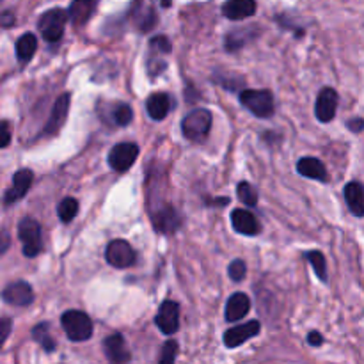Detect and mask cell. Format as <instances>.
Returning <instances> with one entry per match:
<instances>
[{"mask_svg":"<svg viewBox=\"0 0 364 364\" xmlns=\"http://www.w3.org/2000/svg\"><path fill=\"white\" fill-rule=\"evenodd\" d=\"M212 112L206 109H196L185 116L181 121V132L185 137L192 142H201L208 137L210 128H212Z\"/></svg>","mask_w":364,"mask_h":364,"instance_id":"1","label":"cell"},{"mask_svg":"<svg viewBox=\"0 0 364 364\" xmlns=\"http://www.w3.org/2000/svg\"><path fill=\"white\" fill-rule=\"evenodd\" d=\"M60 323L71 341H87L92 336V322L84 311L70 309L60 316Z\"/></svg>","mask_w":364,"mask_h":364,"instance_id":"2","label":"cell"},{"mask_svg":"<svg viewBox=\"0 0 364 364\" xmlns=\"http://www.w3.org/2000/svg\"><path fill=\"white\" fill-rule=\"evenodd\" d=\"M240 103L256 117H270L274 114V96L265 89H245L240 92Z\"/></svg>","mask_w":364,"mask_h":364,"instance_id":"3","label":"cell"},{"mask_svg":"<svg viewBox=\"0 0 364 364\" xmlns=\"http://www.w3.org/2000/svg\"><path fill=\"white\" fill-rule=\"evenodd\" d=\"M18 237L23 244V255L27 258H36L43 251L41 226L38 220L31 219V217L21 219L20 226H18Z\"/></svg>","mask_w":364,"mask_h":364,"instance_id":"4","label":"cell"},{"mask_svg":"<svg viewBox=\"0 0 364 364\" xmlns=\"http://www.w3.org/2000/svg\"><path fill=\"white\" fill-rule=\"evenodd\" d=\"M68 21V11L64 9H50L41 14L38 21L39 32H41L43 39L48 43H55L63 38L64 27Z\"/></svg>","mask_w":364,"mask_h":364,"instance_id":"5","label":"cell"},{"mask_svg":"<svg viewBox=\"0 0 364 364\" xmlns=\"http://www.w3.org/2000/svg\"><path fill=\"white\" fill-rule=\"evenodd\" d=\"M151 223L159 233L164 235H173L174 231L180 230L181 226V217L174 210L173 205L169 203H162L160 206H155L151 210Z\"/></svg>","mask_w":364,"mask_h":364,"instance_id":"6","label":"cell"},{"mask_svg":"<svg viewBox=\"0 0 364 364\" xmlns=\"http://www.w3.org/2000/svg\"><path fill=\"white\" fill-rule=\"evenodd\" d=\"M105 259L116 269H128L135 263V252L127 240H112L105 249Z\"/></svg>","mask_w":364,"mask_h":364,"instance_id":"7","label":"cell"},{"mask_svg":"<svg viewBox=\"0 0 364 364\" xmlns=\"http://www.w3.org/2000/svg\"><path fill=\"white\" fill-rule=\"evenodd\" d=\"M139 156V146L134 142H123L110 149L109 166L117 173H127Z\"/></svg>","mask_w":364,"mask_h":364,"instance_id":"8","label":"cell"},{"mask_svg":"<svg viewBox=\"0 0 364 364\" xmlns=\"http://www.w3.org/2000/svg\"><path fill=\"white\" fill-rule=\"evenodd\" d=\"M155 323L164 334L171 336L180 329V306L174 301H166L156 313Z\"/></svg>","mask_w":364,"mask_h":364,"instance_id":"9","label":"cell"},{"mask_svg":"<svg viewBox=\"0 0 364 364\" xmlns=\"http://www.w3.org/2000/svg\"><path fill=\"white\" fill-rule=\"evenodd\" d=\"M2 299L7 304L16 306V308H25V306L32 304V301H34V291H32L28 283L16 281V283H11L4 288Z\"/></svg>","mask_w":364,"mask_h":364,"instance_id":"10","label":"cell"},{"mask_svg":"<svg viewBox=\"0 0 364 364\" xmlns=\"http://www.w3.org/2000/svg\"><path fill=\"white\" fill-rule=\"evenodd\" d=\"M71 96L68 92L60 95L57 98V102L53 103L52 112H50L48 121L45 124V130H43V135H55L57 132L63 128V124L66 123L68 117V110H70V103H71Z\"/></svg>","mask_w":364,"mask_h":364,"instance_id":"11","label":"cell"},{"mask_svg":"<svg viewBox=\"0 0 364 364\" xmlns=\"http://www.w3.org/2000/svg\"><path fill=\"white\" fill-rule=\"evenodd\" d=\"M259 329H262V326H259L258 320H252V322L231 327V329L226 331V334H224V345H226L228 348L240 347V345H244L247 340L258 336Z\"/></svg>","mask_w":364,"mask_h":364,"instance_id":"12","label":"cell"},{"mask_svg":"<svg viewBox=\"0 0 364 364\" xmlns=\"http://www.w3.org/2000/svg\"><path fill=\"white\" fill-rule=\"evenodd\" d=\"M338 109V92L333 87H323L316 98L315 114L322 123H331L336 116Z\"/></svg>","mask_w":364,"mask_h":364,"instance_id":"13","label":"cell"},{"mask_svg":"<svg viewBox=\"0 0 364 364\" xmlns=\"http://www.w3.org/2000/svg\"><path fill=\"white\" fill-rule=\"evenodd\" d=\"M32 180H34V173L31 169H20L18 173H14L13 187L4 194V205H13V203L25 198V194L31 188Z\"/></svg>","mask_w":364,"mask_h":364,"instance_id":"14","label":"cell"},{"mask_svg":"<svg viewBox=\"0 0 364 364\" xmlns=\"http://www.w3.org/2000/svg\"><path fill=\"white\" fill-rule=\"evenodd\" d=\"M103 352L110 364H127L130 361V350L127 348V341L121 334H110L103 341Z\"/></svg>","mask_w":364,"mask_h":364,"instance_id":"15","label":"cell"},{"mask_svg":"<svg viewBox=\"0 0 364 364\" xmlns=\"http://www.w3.org/2000/svg\"><path fill=\"white\" fill-rule=\"evenodd\" d=\"M231 224H233L237 233L245 235V237H255L262 231L259 220L256 219L255 213L247 212L244 208H237L231 212Z\"/></svg>","mask_w":364,"mask_h":364,"instance_id":"16","label":"cell"},{"mask_svg":"<svg viewBox=\"0 0 364 364\" xmlns=\"http://www.w3.org/2000/svg\"><path fill=\"white\" fill-rule=\"evenodd\" d=\"M96 6H98V0H73L68 9V18L75 27H84L95 14Z\"/></svg>","mask_w":364,"mask_h":364,"instance_id":"17","label":"cell"},{"mask_svg":"<svg viewBox=\"0 0 364 364\" xmlns=\"http://www.w3.org/2000/svg\"><path fill=\"white\" fill-rule=\"evenodd\" d=\"M249 309H251V299L245 294H242V291L233 294L228 299L226 320L228 322H238V320H242L247 315Z\"/></svg>","mask_w":364,"mask_h":364,"instance_id":"18","label":"cell"},{"mask_svg":"<svg viewBox=\"0 0 364 364\" xmlns=\"http://www.w3.org/2000/svg\"><path fill=\"white\" fill-rule=\"evenodd\" d=\"M256 13L255 0H228L223 6V14L230 20H244Z\"/></svg>","mask_w":364,"mask_h":364,"instance_id":"19","label":"cell"},{"mask_svg":"<svg viewBox=\"0 0 364 364\" xmlns=\"http://www.w3.org/2000/svg\"><path fill=\"white\" fill-rule=\"evenodd\" d=\"M297 171L299 174L306 178H311V180H318V181H327L329 176H327V169L323 166L322 160L313 159V156H306V159H301L297 164Z\"/></svg>","mask_w":364,"mask_h":364,"instance_id":"20","label":"cell"},{"mask_svg":"<svg viewBox=\"0 0 364 364\" xmlns=\"http://www.w3.org/2000/svg\"><path fill=\"white\" fill-rule=\"evenodd\" d=\"M345 199L355 217H364V185L359 181H350L345 187Z\"/></svg>","mask_w":364,"mask_h":364,"instance_id":"21","label":"cell"},{"mask_svg":"<svg viewBox=\"0 0 364 364\" xmlns=\"http://www.w3.org/2000/svg\"><path fill=\"white\" fill-rule=\"evenodd\" d=\"M146 109H148L151 119L162 121L169 114L171 109L169 95H166V92H153L148 98V102H146Z\"/></svg>","mask_w":364,"mask_h":364,"instance_id":"22","label":"cell"},{"mask_svg":"<svg viewBox=\"0 0 364 364\" xmlns=\"http://www.w3.org/2000/svg\"><path fill=\"white\" fill-rule=\"evenodd\" d=\"M132 18H134L137 28H141L142 32L151 31L156 23L155 11H153L149 6H142V4H137V6L134 7V11H132Z\"/></svg>","mask_w":364,"mask_h":364,"instance_id":"23","label":"cell"},{"mask_svg":"<svg viewBox=\"0 0 364 364\" xmlns=\"http://www.w3.org/2000/svg\"><path fill=\"white\" fill-rule=\"evenodd\" d=\"M38 50V39L34 34L27 32L16 41V57L20 63H28Z\"/></svg>","mask_w":364,"mask_h":364,"instance_id":"24","label":"cell"},{"mask_svg":"<svg viewBox=\"0 0 364 364\" xmlns=\"http://www.w3.org/2000/svg\"><path fill=\"white\" fill-rule=\"evenodd\" d=\"M32 338H34V340L38 341L46 352L55 350V341H53V338L50 336L48 323H38V326L32 329Z\"/></svg>","mask_w":364,"mask_h":364,"instance_id":"25","label":"cell"},{"mask_svg":"<svg viewBox=\"0 0 364 364\" xmlns=\"http://www.w3.org/2000/svg\"><path fill=\"white\" fill-rule=\"evenodd\" d=\"M57 213L63 223H71L78 213V201L73 198H64L57 206Z\"/></svg>","mask_w":364,"mask_h":364,"instance_id":"26","label":"cell"},{"mask_svg":"<svg viewBox=\"0 0 364 364\" xmlns=\"http://www.w3.org/2000/svg\"><path fill=\"white\" fill-rule=\"evenodd\" d=\"M306 258H308V262L313 265V269H315V274L318 276V279L326 283L327 281L326 256H323L320 251H309V252H306Z\"/></svg>","mask_w":364,"mask_h":364,"instance_id":"27","label":"cell"},{"mask_svg":"<svg viewBox=\"0 0 364 364\" xmlns=\"http://www.w3.org/2000/svg\"><path fill=\"white\" fill-rule=\"evenodd\" d=\"M112 123L119 124V127H127L134 119V112H132V107L127 103H116L112 107Z\"/></svg>","mask_w":364,"mask_h":364,"instance_id":"28","label":"cell"},{"mask_svg":"<svg viewBox=\"0 0 364 364\" xmlns=\"http://www.w3.org/2000/svg\"><path fill=\"white\" fill-rule=\"evenodd\" d=\"M237 194H238V199H240L244 205L255 206L256 203H258V191H256L251 183H247V181L238 183Z\"/></svg>","mask_w":364,"mask_h":364,"instance_id":"29","label":"cell"},{"mask_svg":"<svg viewBox=\"0 0 364 364\" xmlns=\"http://www.w3.org/2000/svg\"><path fill=\"white\" fill-rule=\"evenodd\" d=\"M178 355V343L176 341L169 340L166 341V345L162 347V355H160L159 364H174Z\"/></svg>","mask_w":364,"mask_h":364,"instance_id":"30","label":"cell"},{"mask_svg":"<svg viewBox=\"0 0 364 364\" xmlns=\"http://www.w3.org/2000/svg\"><path fill=\"white\" fill-rule=\"evenodd\" d=\"M228 272H230V277L235 283H240L245 277V274H247V267H245V263L242 259H235L230 265V269H228Z\"/></svg>","mask_w":364,"mask_h":364,"instance_id":"31","label":"cell"},{"mask_svg":"<svg viewBox=\"0 0 364 364\" xmlns=\"http://www.w3.org/2000/svg\"><path fill=\"white\" fill-rule=\"evenodd\" d=\"M149 46H151V50H155V52H159V53H169L171 52L169 39L164 38V36H156V38H153L151 43H149Z\"/></svg>","mask_w":364,"mask_h":364,"instance_id":"32","label":"cell"},{"mask_svg":"<svg viewBox=\"0 0 364 364\" xmlns=\"http://www.w3.org/2000/svg\"><path fill=\"white\" fill-rule=\"evenodd\" d=\"M11 137H13V130L7 121H0V149L7 148L11 144Z\"/></svg>","mask_w":364,"mask_h":364,"instance_id":"33","label":"cell"},{"mask_svg":"<svg viewBox=\"0 0 364 364\" xmlns=\"http://www.w3.org/2000/svg\"><path fill=\"white\" fill-rule=\"evenodd\" d=\"M11 329H13V322L11 318H0V348L6 343L7 336L11 334Z\"/></svg>","mask_w":364,"mask_h":364,"instance_id":"34","label":"cell"},{"mask_svg":"<svg viewBox=\"0 0 364 364\" xmlns=\"http://www.w3.org/2000/svg\"><path fill=\"white\" fill-rule=\"evenodd\" d=\"M11 245V237L6 230H0V258L7 252Z\"/></svg>","mask_w":364,"mask_h":364,"instance_id":"35","label":"cell"},{"mask_svg":"<svg viewBox=\"0 0 364 364\" xmlns=\"http://www.w3.org/2000/svg\"><path fill=\"white\" fill-rule=\"evenodd\" d=\"M308 343L311 345V347H320V345L323 343V336L318 333V331H313V333H309L308 336Z\"/></svg>","mask_w":364,"mask_h":364,"instance_id":"36","label":"cell"},{"mask_svg":"<svg viewBox=\"0 0 364 364\" xmlns=\"http://www.w3.org/2000/svg\"><path fill=\"white\" fill-rule=\"evenodd\" d=\"M348 128H350L352 132H355V134H358V132H363L364 119H361V117H355V119H350V121H348Z\"/></svg>","mask_w":364,"mask_h":364,"instance_id":"37","label":"cell"},{"mask_svg":"<svg viewBox=\"0 0 364 364\" xmlns=\"http://www.w3.org/2000/svg\"><path fill=\"white\" fill-rule=\"evenodd\" d=\"M228 203H230V199L228 198H217V199H206V205H213V206H226Z\"/></svg>","mask_w":364,"mask_h":364,"instance_id":"38","label":"cell"},{"mask_svg":"<svg viewBox=\"0 0 364 364\" xmlns=\"http://www.w3.org/2000/svg\"><path fill=\"white\" fill-rule=\"evenodd\" d=\"M160 2H162L164 7H169L173 4V0H160Z\"/></svg>","mask_w":364,"mask_h":364,"instance_id":"39","label":"cell"}]
</instances>
